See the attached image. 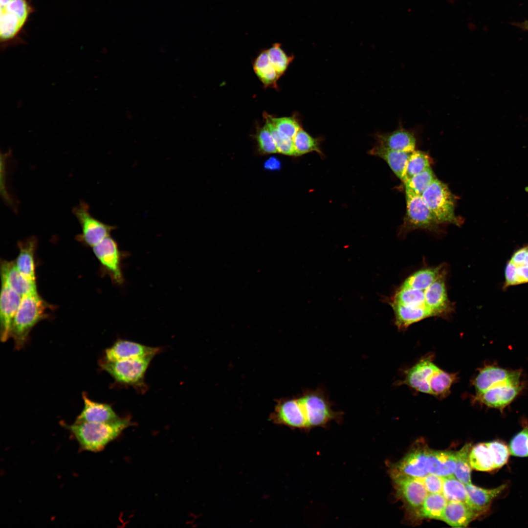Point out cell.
Returning <instances> with one entry per match:
<instances>
[{
  "label": "cell",
  "instance_id": "83f0119b",
  "mask_svg": "<svg viewBox=\"0 0 528 528\" xmlns=\"http://www.w3.org/2000/svg\"><path fill=\"white\" fill-rule=\"evenodd\" d=\"M253 68L265 86H276V82L281 76L271 64L266 50L259 54L254 61Z\"/></svg>",
  "mask_w": 528,
  "mask_h": 528
},
{
  "label": "cell",
  "instance_id": "cb8c5ba5",
  "mask_svg": "<svg viewBox=\"0 0 528 528\" xmlns=\"http://www.w3.org/2000/svg\"><path fill=\"white\" fill-rule=\"evenodd\" d=\"M1 282L22 297L32 290L37 289L36 285L28 281L17 269L14 261L2 260L0 263Z\"/></svg>",
  "mask_w": 528,
  "mask_h": 528
},
{
  "label": "cell",
  "instance_id": "4316f807",
  "mask_svg": "<svg viewBox=\"0 0 528 528\" xmlns=\"http://www.w3.org/2000/svg\"><path fill=\"white\" fill-rule=\"evenodd\" d=\"M448 501L442 493H428L418 517L441 520Z\"/></svg>",
  "mask_w": 528,
  "mask_h": 528
},
{
  "label": "cell",
  "instance_id": "9a60e30c",
  "mask_svg": "<svg viewBox=\"0 0 528 528\" xmlns=\"http://www.w3.org/2000/svg\"><path fill=\"white\" fill-rule=\"evenodd\" d=\"M438 368L433 362L431 356L425 357L406 371L401 383L417 391L431 395L430 381Z\"/></svg>",
  "mask_w": 528,
  "mask_h": 528
},
{
  "label": "cell",
  "instance_id": "603a6c76",
  "mask_svg": "<svg viewBox=\"0 0 528 528\" xmlns=\"http://www.w3.org/2000/svg\"><path fill=\"white\" fill-rule=\"evenodd\" d=\"M479 517L465 503L458 501H448L441 520L455 528L467 527Z\"/></svg>",
  "mask_w": 528,
  "mask_h": 528
},
{
  "label": "cell",
  "instance_id": "4fadbf2b",
  "mask_svg": "<svg viewBox=\"0 0 528 528\" xmlns=\"http://www.w3.org/2000/svg\"><path fill=\"white\" fill-rule=\"evenodd\" d=\"M428 449L426 446H418L412 449L392 466L390 473L402 474L416 478L425 476L429 474L426 468Z\"/></svg>",
  "mask_w": 528,
  "mask_h": 528
},
{
  "label": "cell",
  "instance_id": "44dd1931",
  "mask_svg": "<svg viewBox=\"0 0 528 528\" xmlns=\"http://www.w3.org/2000/svg\"><path fill=\"white\" fill-rule=\"evenodd\" d=\"M82 396L84 407L75 422H105L118 418L112 407L108 404L92 401L84 393Z\"/></svg>",
  "mask_w": 528,
  "mask_h": 528
},
{
  "label": "cell",
  "instance_id": "f1b7e54d",
  "mask_svg": "<svg viewBox=\"0 0 528 528\" xmlns=\"http://www.w3.org/2000/svg\"><path fill=\"white\" fill-rule=\"evenodd\" d=\"M469 460L472 469L481 471L495 469L491 453L486 443H480L471 447Z\"/></svg>",
  "mask_w": 528,
  "mask_h": 528
},
{
  "label": "cell",
  "instance_id": "e0dca14e",
  "mask_svg": "<svg viewBox=\"0 0 528 528\" xmlns=\"http://www.w3.org/2000/svg\"><path fill=\"white\" fill-rule=\"evenodd\" d=\"M374 137L376 145L390 150L412 152L416 147L414 133L402 127L390 132L376 133Z\"/></svg>",
  "mask_w": 528,
  "mask_h": 528
},
{
  "label": "cell",
  "instance_id": "7bdbcfd3",
  "mask_svg": "<svg viewBox=\"0 0 528 528\" xmlns=\"http://www.w3.org/2000/svg\"><path fill=\"white\" fill-rule=\"evenodd\" d=\"M489 448L494 463V469L502 467L507 462L509 450L503 442L498 440L486 442Z\"/></svg>",
  "mask_w": 528,
  "mask_h": 528
},
{
  "label": "cell",
  "instance_id": "ab89813d",
  "mask_svg": "<svg viewBox=\"0 0 528 528\" xmlns=\"http://www.w3.org/2000/svg\"><path fill=\"white\" fill-rule=\"evenodd\" d=\"M281 46L280 44L275 43L266 50L271 64L280 76L285 73L294 58L293 56H288Z\"/></svg>",
  "mask_w": 528,
  "mask_h": 528
},
{
  "label": "cell",
  "instance_id": "ee69618b",
  "mask_svg": "<svg viewBox=\"0 0 528 528\" xmlns=\"http://www.w3.org/2000/svg\"><path fill=\"white\" fill-rule=\"evenodd\" d=\"M256 137L259 149L262 153L265 154L278 153L274 139L265 126L258 129Z\"/></svg>",
  "mask_w": 528,
  "mask_h": 528
},
{
  "label": "cell",
  "instance_id": "277c9868",
  "mask_svg": "<svg viewBox=\"0 0 528 528\" xmlns=\"http://www.w3.org/2000/svg\"><path fill=\"white\" fill-rule=\"evenodd\" d=\"M153 357L103 361L101 366L117 382L140 388L144 385L145 374Z\"/></svg>",
  "mask_w": 528,
  "mask_h": 528
},
{
  "label": "cell",
  "instance_id": "ac0fdd59",
  "mask_svg": "<svg viewBox=\"0 0 528 528\" xmlns=\"http://www.w3.org/2000/svg\"><path fill=\"white\" fill-rule=\"evenodd\" d=\"M467 499L466 504L478 516L488 511L493 501L499 496L506 487L504 484L492 489H484L471 483L465 484Z\"/></svg>",
  "mask_w": 528,
  "mask_h": 528
},
{
  "label": "cell",
  "instance_id": "5bb4252c",
  "mask_svg": "<svg viewBox=\"0 0 528 528\" xmlns=\"http://www.w3.org/2000/svg\"><path fill=\"white\" fill-rule=\"evenodd\" d=\"M22 297L1 282L0 298V340L5 342L10 337L13 318L18 309Z\"/></svg>",
  "mask_w": 528,
  "mask_h": 528
},
{
  "label": "cell",
  "instance_id": "8fae6325",
  "mask_svg": "<svg viewBox=\"0 0 528 528\" xmlns=\"http://www.w3.org/2000/svg\"><path fill=\"white\" fill-rule=\"evenodd\" d=\"M521 371H510L496 366L488 365L482 368L474 379L476 395L488 389L506 382H521Z\"/></svg>",
  "mask_w": 528,
  "mask_h": 528
},
{
  "label": "cell",
  "instance_id": "e575fe53",
  "mask_svg": "<svg viewBox=\"0 0 528 528\" xmlns=\"http://www.w3.org/2000/svg\"><path fill=\"white\" fill-rule=\"evenodd\" d=\"M471 447L470 444H466L460 450L455 452L456 468L453 475L464 484L471 483V467L469 460Z\"/></svg>",
  "mask_w": 528,
  "mask_h": 528
},
{
  "label": "cell",
  "instance_id": "52a82bcc",
  "mask_svg": "<svg viewBox=\"0 0 528 528\" xmlns=\"http://www.w3.org/2000/svg\"><path fill=\"white\" fill-rule=\"evenodd\" d=\"M82 228L81 234L77 240L86 245L92 247L106 237L115 227L105 224L91 216L88 204L82 201L72 211Z\"/></svg>",
  "mask_w": 528,
  "mask_h": 528
},
{
  "label": "cell",
  "instance_id": "7a4b0ae2",
  "mask_svg": "<svg viewBox=\"0 0 528 528\" xmlns=\"http://www.w3.org/2000/svg\"><path fill=\"white\" fill-rule=\"evenodd\" d=\"M49 306L38 293L37 289L22 297L10 331V337L13 338L16 349L20 350L23 347L32 329L47 317Z\"/></svg>",
  "mask_w": 528,
  "mask_h": 528
},
{
  "label": "cell",
  "instance_id": "d590c367",
  "mask_svg": "<svg viewBox=\"0 0 528 528\" xmlns=\"http://www.w3.org/2000/svg\"><path fill=\"white\" fill-rule=\"evenodd\" d=\"M443 484L442 494L448 501H458L466 503L467 490L465 484L458 480L453 475L443 477Z\"/></svg>",
  "mask_w": 528,
  "mask_h": 528
},
{
  "label": "cell",
  "instance_id": "681fc988",
  "mask_svg": "<svg viewBox=\"0 0 528 528\" xmlns=\"http://www.w3.org/2000/svg\"><path fill=\"white\" fill-rule=\"evenodd\" d=\"M12 0H0V9L5 7Z\"/></svg>",
  "mask_w": 528,
  "mask_h": 528
},
{
  "label": "cell",
  "instance_id": "4dcf8cb0",
  "mask_svg": "<svg viewBox=\"0 0 528 528\" xmlns=\"http://www.w3.org/2000/svg\"><path fill=\"white\" fill-rule=\"evenodd\" d=\"M457 379V374L447 373L438 367L430 381L431 395L440 398L446 397L449 394L451 387Z\"/></svg>",
  "mask_w": 528,
  "mask_h": 528
},
{
  "label": "cell",
  "instance_id": "484cf974",
  "mask_svg": "<svg viewBox=\"0 0 528 528\" xmlns=\"http://www.w3.org/2000/svg\"><path fill=\"white\" fill-rule=\"evenodd\" d=\"M368 153L385 160L396 176L403 181L406 164L411 152L390 150L375 145Z\"/></svg>",
  "mask_w": 528,
  "mask_h": 528
},
{
  "label": "cell",
  "instance_id": "f546056e",
  "mask_svg": "<svg viewBox=\"0 0 528 528\" xmlns=\"http://www.w3.org/2000/svg\"><path fill=\"white\" fill-rule=\"evenodd\" d=\"M442 266L419 270L408 277L402 286L425 290L439 277Z\"/></svg>",
  "mask_w": 528,
  "mask_h": 528
},
{
  "label": "cell",
  "instance_id": "74e56055",
  "mask_svg": "<svg viewBox=\"0 0 528 528\" xmlns=\"http://www.w3.org/2000/svg\"><path fill=\"white\" fill-rule=\"evenodd\" d=\"M435 178L430 167L415 175L403 183L405 190L421 196Z\"/></svg>",
  "mask_w": 528,
  "mask_h": 528
},
{
  "label": "cell",
  "instance_id": "7c38bea8",
  "mask_svg": "<svg viewBox=\"0 0 528 528\" xmlns=\"http://www.w3.org/2000/svg\"><path fill=\"white\" fill-rule=\"evenodd\" d=\"M445 274L443 269L438 278L424 290L425 306L434 316H445L453 309L447 295Z\"/></svg>",
  "mask_w": 528,
  "mask_h": 528
},
{
  "label": "cell",
  "instance_id": "ba28073f",
  "mask_svg": "<svg viewBox=\"0 0 528 528\" xmlns=\"http://www.w3.org/2000/svg\"><path fill=\"white\" fill-rule=\"evenodd\" d=\"M390 474L396 495L418 517L428 493L424 486L418 478L399 473H390Z\"/></svg>",
  "mask_w": 528,
  "mask_h": 528
},
{
  "label": "cell",
  "instance_id": "60d3db41",
  "mask_svg": "<svg viewBox=\"0 0 528 528\" xmlns=\"http://www.w3.org/2000/svg\"><path fill=\"white\" fill-rule=\"evenodd\" d=\"M264 115L270 120L275 128L287 137L293 139L297 132L302 128L297 117H274L267 113Z\"/></svg>",
  "mask_w": 528,
  "mask_h": 528
},
{
  "label": "cell",
  "instance_id": "c3c4849f",
  "mask_svg": "<svg viewBox=\"0 0 528 528\" xmlns=\"http://www.w3.org/2000/svg\"><path fill=\"white\" fill-rule=\"evenodd\" d=\"M515 25L525 31H528V21H526L521 23H516Z\"/></svg>",
  "mask_w": 528,
  "mask_h": 528
},
{
  "label": "cell",
  "instance_id": "8d00e7d4",
  "mask_svg": "<svg viewBox=\"0 0 528 528\" xmlns=\"http://www.w3.org/2000/svg\"><path fill=\"white\" fill-rule=\"evenodd\" d=\"M429 168L430 160L428 155L422 151L414 150L407 161L403 182Z\"/></svg>",
  "mask_w": 528,
  "mask_h": 528
},
{
  "label": "cell",
  "instance_id": "30bf717a",
  "mask_svg": "<svg viewBox=\"0 0 528 528\" xmlns=\"http://www.w3.org/2000/svg\"><path fill=\"white\" fill-rule=\"evenodd\" d=\"M522 389L521 382H506L475 395V400L488 407L503 410L513 401Z\"/></svg>",
  "mask_w": 528,
  "mask_h": 528
},
{
  "label": "cell",
  "instance_id": "f6af8a7d",
  "mask_svg": "<svg viewBox=\"0 0 528 528\" xmlns=\"http://www.w3.org/2000/svg\"><path fill=\"white\" fill-rule=\"evenodd\" d=\"M0 11H5L16 16L23 23H25L31 12L26 0H12Z\"/></svg>",
  "mask_w": 528,
  "mask_h": 528
},
{
  "label": "cell",
  "instance_id": "8992f818",
  "mask_svg": "<svg viewBox=\"0 0 528 528\" xmlns=\"http://www.w3.org/2000/svg\"><path fill=\"white\" fill-rule=\"evenodd\" d=\"M405 193L406 211L400 232L403 234L418 229L437 230L439 223L421 196L407 190Z\"/></svg>",
  "mask_w": 528,
  "mask_h": 528
},
{
  "label": "cell",
  "instance_id": "d4e9b609",
  "mask_svg": "<svg viewBox=\"0 0 528 528\" xmlns=\"http://www.w3.org/2000/svg\"><path fill=\"white\" fill-rule=\"evenodd\" d=\"M395 315V324L400 330L407 328L413 323L426 318L434 316L426 306L408 307L389 302Z\"/></svg>",
  "mask_w": 528,
  "mask_h": 528
},
{
  "label": "cell",
  "instance_id": "7dc6e473",
  "mask_svg": "<svg viewBox=\"0 0 528 528\" xmlns=\"http://www.w3.org/2000/svg\"><path fill=\"white\" fill-rule=\"evenodd\" d=\"M508 261L514 266L528 268V244L516 249Z\"/></svg>",
  "mask_w": 528,
  "mask_h": 528
},
{
  "label": "cell",
  "instance_id": "3957f363",
  "mask_svg": "<svg viewBox=\"0 0 528 528\" xmlns=\"http://www.w3.org/2000/svg\"><path fill=\"white\" fill-rule=\"evenodd\" d=\"M421 197L439 224L460 226L461 219L455 213V197L446 184L435 178Z\"/></svg>",
  "mask_w": 528,
  "mask_h": 528
},
{
  "label": "cell",
  "instance_id": "1f68e13d",
  "mask_svg": "<svg viewBox=\"0 0 528 528\" xmlns=\"http://www.w3.org/2000/svg\"><path fill=\"white\" fill-rule=\"evenodd\" d=\"M0 42L5 47L15 38L24 23L10 13L0 11Z\"/></svg>",
  "mask_w": 528,
  "mask_h": 528
},
{
  "label": "cell",
  "instance_id": "7402d4cb",
  "mask_svg": "<svg viewBox=\"0 0 528 528\" xmlns=\"http://www.w3.org/2000/svg\"><path fill=\"white\" fill-rule=\"evenodd\" d=\"M456 462L455 452L428 449L426 468L429 474L441 477L452 475L455 470Z\"/></svg>",
  "mask_w": 528,
  "mask_h": 528
},
{
  "label": "cell",
  "instance_id": "2e32d148",
  "mask_svg": "<svg viewBox=\"0 0 528 528\" xmlns=\"http://www.w3.org/2000/svg\"><path fill=\"white\" fill-rule=\"evenodd\" d=\"M160 350L159 348L151 347L134 342L119 340L106 350L104 361H113L154 356Z\"/></svg>",
  "mask_w": 528,
  "mask_h": 528
},
{
  "label": "cell",
  "instance_id": "ffe728a7",
  "mask_svg": "<svg viewBox=\"0 0 528 528\" xmlns=\"http://www.w3.org/2000/svg\"><path fill=\"white\" fill-rule=\"evenodd\" d=\"M37 244L35 237L18 242L19 254L14 261L22 275L31 284L36 285L34 254Z\"/></svg>",
  "mask_w": 528,
  "mask_h": 528
},
{
  "label": "cell",
  "instance_id": "6da1fadb",
  "mask_svg": "<svg viewBox=\"0 0 528 528\" xmlns=\"http://www.w3.org/2000/svg\"><path fill=\"white\" fill-rule=\"evenodd\" d=\"M129 418H117L105 422H76L65 426L73 435L82 450L99 452L131 424Z\"/></svg>",
  "mask_w": 528,
  "mask_h": 528
},
{
  "label": "cell",
  "instance_id": "d6986e66",
  "mask_svg": "<svg viewBox=\"0 0 528 528\" xmlns=\"http://www.w3.org/2000/svg\"><path fill=\"white\" fill-rule=\"evenodd\" d=\"M275 417L278 422L300 429L308 428L304 410L299 398L285 400L276 408Z\"/></svg>",
  "mask_w": 528,
  "mask_h": 528
},
{
  "label": "cell",
  "instance_id": "5b68a950",
  "mask_svg": "<svg viewBox=\"0 0 528 528\" xmlns=\"http://www.w3.org/2000/svg\"><path fill=\"white\" fill-rule=\"evenodd\" d=\"M299 398L308 428L324 426L331 420L340 418V413L332 409L328 396L322 390L306 391Z\"/></svg>",
  "mask_w": 528,
  "mask_h": 528
},
{
  "label": "cell",
  "instance_id": "b9f144b4",
  "mask_svg": "<svg viewBox=\"0 0 528 528\" xmlns=\"http://www.w3.org/2000/svg\"><path fill=\"white\" fill-rule=\"evenodd\" d=\"M509 452L514 456L528 457V426L524 427L511 439Z\"/></svg>",
  "mask_w": 528,
  "mask_h": 528
},
{
  "label": "cell",
  "instance_id": "9c48e42d",
  "mask_svg": "<svg viewBox=\"0 0 528 528\" xmlns=\"http://www.w3.org/2000/svg\"><path fill=\"white\" fill-rule=\"evenodd\" d=\"M92 248L102 268L113 283L122 285L124 281L121 265L122 254L116 241L110 236Z\"/></svg>",
  "mask_w": 528,
  "mask_h": 528
},
{
  "label": "cell",
  "instance_id": "f35d334b",
  "mask_svg": "<svg viewBox=\"0 0 528 528\" xmlns=\"http://www.w3.org/2000/svg\"><path fill=\"white\" fill-rule=\"evenodd\" d=\"M264 117L265 119L264 126L271 132L274 139L278 153L286 155L296 156L293 139L279 132L266 116L265 115Z\"/></svg>",
  "mask_w": 528,
  "mask_h": 528
},
{
  "label": "cell",
  "instance_id": "836d02e7",
  "mask_svg": "<svg viewBox=\"0 0 528 528\" xmlns=\"http://www.w3.org/2000/svg\"><path fill=\"white\" fill-rule=\"evenodd\" d=\"M388 302L408 307L426 306L424 291L402 286Z\"/></svg>",
  "mask_w": 528,
  "mask_h": 528
},
{
  "label": "cell",
  "instance_id": "d6a6232c",
  "mask_svg": "<svg viewBox=\"0 0 528 528\" xmlns=\"http://www.w3.org/2000/svg\"><path fill=\"white\" fill-rule=\"evenodd\" d=\"M293 144L296 156L315 152L323 155L320 145L321 138H314L301 128L296 133L293 139Z\"/></svg>",
  "mask_w": 528,
  "mask_h": 528
},
{
  "label": "cell",
  "instance_id": "bcb514c9",
  "mask_svg": "<svg viewBox=\"0 0 528 528\" xmlns=\"http://www.w3.org/2000/svg\"><path fill=\"white\" fill-rule=\"evenodd\" d=\"M423 484L428 493H442L443 477L428 474L422 478H418Z\"/></svg>",
  "mask_w": 528,
  "mask_h": 528
}]
</instances>
